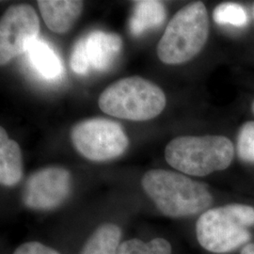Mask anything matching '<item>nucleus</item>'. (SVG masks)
Listing matches in <instances>:
<instances>
[{"label": "nucleus", "mask_w": 254, "mask_h": 254, "mask_svg": "<svg viewBox=\"0 0 254 254\" xmlns=\"http://www.w3.org/2000/svg\"><path fill=\"white\" fill-rule=\"evenodd\" d=\"M24 173L22 153L18 143L9 139L6 130L0 128V182L4 187H14Z\"/></svg>", "instance_id": "9b49d317"}, {"label": "nucleus", "mask_w": 254, "mask_h": 254, "mask_svg": "<svg viewBox=\"0 0 254 254\" xmlns=\"http://www.w3.org/2000/svg\"><path fill=\"white\" fill-rule=\"evenodd\" d=\"M40 20L29 5H13L6 10L0 22V64L3 66L38 39Z\"/></svg>", "instance_id": "0eeeda50"}, {"label": "nucleus", "mask_w": 254, "mask_h": 254, "mask_svg": "<svg viewBox=\"0 0 254 254\" xmlns=\"http://www.w3.org/2000/svg\"><path fill=\"white\" fill-rule=\"evenodd\" d=\"M141 186L157 209L169 218L204 213L213 203V196L204 184L182 173L152 170L143 175Z\"/></svg>", "instance_id": "f257e3e1"}, {"label": "nucleus", "mask_w": 254, "mask_h": 254, "mask_svg": "<svg viewBox=\"0 0 254 254\" xmlns=\"http://www.w3.org/2000/svg\"><path fill=\"white\" fill-rule=\"evenodd\" d=\"M236 151L242 161L254 164V122H248L240 128Z\"/></svg>", "instance_id": "f3484780"}, {"label": "nucleus", "mask_w": 254, "mask_h": 254, "mask_svg": "<svg viewBox=\"0 0 254 254\" xmlns=\"http://www.w3.org/2000/svg\"><path fill=\"white\" fill-rule=\"evenodd\" d=\"M253 15H254V7H253Z\"/></svg>", "instance_id": "aec40b11"}, {"label": "nucleus", "mask_w": 254, "mask_h": 254, "mask_svg": "<svg viewBox=\"0 0 254 254\" xmlns=\"http://www.w3.org/2000/svg\"><path fill=\"white\" fill-rule=\"evenodd\" d=\"M72 191V176L60 167L42 169L29 176L23 191L27 208L49 211L64 203Z\"/></svg>", "instance_id": "6e6552de"}, {"label": "nucleus", "mask_w": 254, "mask_h": 254, "mask_svg": "<svg viewBox=\"0 0 254 254\" xmlns=\"http://www.w3.org/2000/svg\"><path fill=\"white\" fill-rule=\"evenodd\" d=\"M234 155L233 142L223 136H179L165 149V158L173 169L199 177L227 169Z\"/></svg>", "instance_id": "f03ea898"}, {"label": "nucleus", "mask_w": 254, "mask_h": 254, "mask_svg": "<svg viewBox=\"0 0 254 254\" xmlns=\"http://www.w3.org/2000/svg\"><path fill=\"white\" fill-rule=\"evenodd\" d=\"M123 231L114 223H105L91 234L79 254H117Z\"/></svg>", "instance_id": "4468645a"}, {"label": "nucleus", "mask_w": 254, "mask_h": 254, "mask_svg": "<svg viewBox=\"0 0 254 254\" xmlns=\"http://www.w3.org/2000/svg\"><path fill=\"white\" fill-rule=\"evenodd\" d=\"M71 138L79 154L96 162L117 158L127 151L129 144L123 127L108 119H90L75 125Z\"/></svg>", "instance_id": "423d86ee"}, {"label": "nucleus", "mask_w": 254, "mask_h": 254, "mask_svg": "<svg viewBox=\"0 0 254 254\" xmlns=\"http://www.w3.org/2000/svg\"><path fill=\"white\" fill-rule=\"evenodd\" d=\"M37 3L47 27L59 34L71 29L83 9L82 1L40 0Z\"/></svg>", "instance_id": "9d476101"}, {"label": "nucleus", "mask_w": 254, "mask_h": 254, "mask_svg": "<svg viewBox=\"0 0 254 254\" xmlns=\"http://www.w3.org/2000/svg\"><path fill=\"white\" fill-rule=\"evenodd\" d=\"M117 254H172V245L161 237L153 238L148 242L132 238L121 243Z\"/></svg>", "instance_id": "2eb2a0df"}, {"label": "nucleus", "mask_w": 254, "mask_h": 254, "mask_svg": "<svg viewBox=\"0 0 254 254\" xmlns=\"http://www.w3.org/2000/svg\"><path fill=\"white\" fill-rule=\"evenodd\" d=\"M166 102L165 93L157 85L139 76L114 82L101 93L98 101L106 114L136 122L157 117Z\"/></svg>", "instance_id": "39448f33"}, {"label": "nucleus", "mask_w": 254, "mask_h": 254, "mask_svg": "<svg viewBox=\"0 0 254 254\" xmlns=\"http://www.w3.org/2000/svg\"><path fill=\"white\" fill-rule=\"evenodd\" d=\"M166 15L165 6L160 1H136L129 23L130 31L134 36H139L146 30L160 27L165 22Z\"/></svg>", "instance_id": "ddd939ff"}, {"label": "nucleus", "mask_w": 254, "mask_h": 254, "mask_svg": "<svg viewBox=\"0 0 254 254\" xmlns=\"http://www.w3.org/2000/svg\"><path fill=\"white\" fill-rule=\"evenodd\" d=\"M208 33V14L204 4L190 3L178 10L168 24L157 46V56L165 64H185L200 53Z\"/></svg>", "instance_id": "20e7f679"}, {"label": "nucleus", "mask_w": 254, "mask_h": 254, "mask_svg": "<svg viewBox=\"0 0 254 254\" xmlns=\"http://www.w3.org/2000/svg\"><path fill=\"white\" fill-rule=\"evenodd\" d=\"M253 112L254 113V102L253 103Z\"/></svg>", "instance_id": "412c9836"}, {"label": "nucleus", "mask_w": 254, "mask_h": 254, "mask_svg": "<svg viewBox=\"0 0 254 254\" xmlns=\"http://www.w3.org/2000/svg\"><path fill=\"white\" fill-rule=\"evenodd\" d=\"M213 18L219 26L237 28L245 27L249 22L244 7L233 2L219 4L213 12Z\"/></svg>", "instance_id": "dca6fc26"}, {"label": "nucleus", "mask_w": 254, "mask_h": 254, "mask_svg": "<svg viewBox=\"0 0 254 254\" xmlns=\"http://www.w3.org/2000/svg\"><path fill=\"white\" fill-rule=\"evenodd\" d=\"M33 69L46 80H55L64 73V66L53 47L46 41L37 39L27 50Z\"/></svg>", "instance_id": "f8f14e48"}, {"label": "nucleus", "mask_w": 254, "mask_h": 254, "mask_svg": "<svg viewBox=\"0 0 254 254\" xmlns=\"http://www.w3.org/2000/svg\"><path fill=\"white\" fill-rule=\"evenodd\" d=\"M241 254H254V244L245 246L241 251Z\"/></svg>", "instance_id": "6ab92c4d"}, {"label": "nucleus", "mask_w": 254, "mask_h": 254, "mask_svg": "<svg viewBox=\"0 0 254 254\" xmlns=\"http://www.w3.org/2000/svg\"><path fill=\"white\" fill-rule=\"evenodd\" d=\"M254 226V207L233 203L208 209L196 224L198 242L213 254H227L251 240Z\"/></svg>", "instance_id": "7ed1b4c3"}, {"label": "nucleus", "mask_w": 254, "mask_h": 254, "mask_svg": "<svg viewBox=\"0 0 254 254\" xmlns=\"http://www.w3.org/2000/svg\"><path fill=\"white\" fill-rule=\"evenodd\" d=\"M123 48L121 37L102 30H95L82 37L74 45L70 59L73 72L85 75L94 69L107 71Z\"/></svg>", "instance_id": "1a4fd4ad"}, {"label": "nucleus", "mask_w": 254, "mask_h": 254, "mask_svg": "<svg viewBox=\"0 0 254 254\" xmlns=\"http://www.w3.org/2000/svg\"><path fill=\"white\" fill-rule=\"evenodd\" d=\"M12 254H61L49 246L38 241H29L18 246Z\"/></svg>", "instance_id": "a211bd4d"}]
</instances>
